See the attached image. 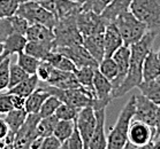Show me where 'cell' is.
I'll list each match as a JSON object with an SVG mask.
<instances>
[{
  "mask_svg": "<svg viewBox=\"0 0 160 149\" xmlns=\"http://www.w3.org/2000/svg\"><path fill=\"white\" fill-rule=\"evenodd\" d=\"M135 110H136V95H132L123 105L114 126L111 128L107 135L106 149H124L128 141L129 126L135 116Z\"/></svg>",
  "mask_w": 160,
  "mask_h": 149,
  "instance_id": "obj_1",
  "label": "cell"
},
{
  "mask_svg": "<svg viewBox=\"0 0 160 149\" xmlns=\"http://www.w3.org/2000/svg\"><path fill=\"white\" fill-rule=\"evenodd\" d=\"M38 86L44 88L45 91H48L51 95L57 96L61 102L73 105L77 109H82L84 107H89V105L93 107L96 102L95 95L88 91L87 88H84L83 86L63 90V88L55 87V86L48 85V84L43 83V81H39Z\"/></svg>",
  "mask_w": 160,
  "mask_h": 149,
  "instance_id": "obj_2",
  "label": "cell"
},
{
  "mask_svg": "<svg viewBox=\"0 0 160 149\" xmlns=\"http://www.w3.org/2000/svg\"><path fill=\"white\" fill-rule=\"evenodd\" d=\"M76 14L66 16L57 21V24L53 28L54 32L53 48L73 46L83 43V36L81 35L77 26Z\"/></svg>",
  "mask_w": 160,
  "mask_h": 149,
  "instance_id": "obj_3",
  "label": "cell"
},
{
  "mask_svg": "<svg viewBox=\"0 0 160 149\" xmlns=\"http://www.w3.org/2000/svg\"><path fill=\"white\" fill-rule=\"evenodd\" d=\"M114 24L120 31L123 44L127 46H131L137 43L148 32L146 26L131 11L124 12L119 15L114 20Z\"/></svg>",
  "mask_w": 160,
  "mask_h": 149,
  "instance_id": "obj_4",
  "label": "cell"
},
{
  "mask_svg": "<svg viewBox=\"0 0 160 149\" xmlns=\"http://www.w3.org/2000/svg\"><path fill=\"white\" fill-rule=\"evenodd\" d=\"M130 11L145 24L148 31L160 36V0H132Z\"/></svg>",
  "mask_w": 160,
  "mask_h": 149,
  "instance_id": "obj_5",
  "label": "cell"
},
{
  "mask_svg": "<svg viewBox=\"0 0 160 149\" xmlns=\"http://www.w3.org/2000/svg\"><path fill=\"white\" fill-rule=\"evenodd\" d=\"M15 14L27 20L29 24H43L52 30L58 21L54 15L44 8L38 1L21 2Z\"/></svg>",
  "mask_w": 160,
  "mask_h": 149,
  "instance_id": "obj_6",
  "label": "cell"
},
{
  "mask_svg": "<svg viewBox=\"0 0 160 149\" xmlns=\"http://www.w3.org/2000/svg\"><path fill=\"white\" fill-rule=\"evenodd\" d=\"M76 22L81 35L83 37L95 35V33H104L108 22L100 14H97L91 11H81L76 14Z\"/></svg>",
  "mask_w": 160,
  "mask_h": 149,
  "instance_id": "obj_7",
  "label": "cell"
},
{
  "mask_svg": "<svg viewBox=\"0 0 160 149\" xmlns=\"http://www.w3.org/2000/svg\"><path fill=\"white\" fill-rule=\"evenodd\" d=\"M75 125L84 142V149H89V142L95 133L96 126H97V117L92 105L80 109L75 118Z\"/></svg>",
  "mask_w": 160,
  "mask_h": 149,
  "instance_id": "obj_8",
  "label": "cell"
},
{
  "mask_svg": "<svg viewBox=\"0 0 160 149\" xmlns=\"http://www.w3.org/2000/svg\"><path fill=\"white\" fill-rule=\"evenodd\" d=\"M151 142H153L152 128L142 120H131L128 131V141L124 149H136Z\"/></svg>",
  "mask_w": 160,
  "mask_h": 149,
  "instance_id": "obj_9",
  "label": "cell"
},
{
  "mask_svg": "<svg viewBox=\"0 0 160 149\" xmlns=\"http://www.w3.org/2000/svg\"><path fill=\"white\" fill-rule=\"evenodd\" d=\"M40 120L39 114H28L26 122L15 134V149H30L33 139L39 137L37 133V126Z\"/></svg>",
  "mask_w": 160,
  "mask_h": 149,
  "instance_id": "obj_10",
  "label": "cell"
},
{
  "mask_svg": "<svg viewBox=\"0 0 160 149\" xmlns=\"http://www.w3.org/2000/svg\"><path fill=\"white\" fill-rule=\"evenodd\" d=\"M59 53L63 54L75 63L76 68H83V67H91L98 69L99 63L95 60V58L88 52V49L82 44L73 45V46H65V47L53 48Z\"/></svg>",
  "mask_w": 160,
  "mask_h": 149,
  "instance_id": "obj_11",
  "label": "cell"
},
{
  "mask_svg": "<svg viewBox=\"0 0 160 149\" xmlns=\"http://www.w3.org/2000/svg\"><path fill=\"white\" fill-rule=\"evenodd\" d=\"M159 105L150 101L143 94L136 95V110H135L134 119L142 120L148 124L153 131V138H154V123H156V116Z\"/></svg>",
  "mask_w": 160,
  "mask_h": 149,
  "instance_id": "obj_12",
  "label": "cell"
},
{
  "mask_svg": "<svg viewBox=\"0 0 160 149\" xmlns=\"http://www.w3.org/2000/svg\"><path fill=\"white\" fill-rule=\"evenodd\" d=\"M38 2L48 12H51L57 20L76 14L82 8V5L70 0H38Z\"/></svg>",
  "mask_w": 160,
  "mask_h": 149,
  "instance_id": "obj_13",
  "label": "cell"
},
{
  "mask_svg": "<svg viewBox=\"0 0 160 149\" xmlns=\"http://www.w3.org/2000/svg\"><path fill=\"white\" fill-rule=\"evenodd\" d=\"M130 56H131L130 46H127V45H122V46L113 54L112 58H113V60L115 61V63H117L118 70H119L117 78L112 81L113 90H115L117 87H119L121 85V83L124 80L126 76H127L128 70H129V66H130Z\"/></svg>",
  "mask_w": 160,
  "mask_h": 149,
  "instance_id": "obj_14",
  "label": "cell"
},
{
  "mask_svg": "<svg viewBox=\"0 0 160 149\" xmlns=\"http://www.w3.org/2000/svg\"><path fill=\"white\" fill-rule=\"evenodd\" d=\"M95 113L97 117V126L89 142V149H106L107 148V138L105 135L106 108L95 109Z\"/></svg>",
  "mask_w": 160,
  "mask_h": 149,
  "instance_id": "obj_15",
  "label": "cell"
},
{
  "mask_svg": "<svg viewBox=\"0 0 160 149\" xmlns=\"http://www.w3.org/2000/svg\"><path fill=\"white\" fill-rule=\"evenodd\" d=\"M104 44H105V58H112L113 54L123 44V39L120 31L114 24L108 23L104 31Z\"/></svg>",
  "mask_w": 160,
  "mask_h": 149,
  "instance_id": "obj_16",
  "label": "cell"
},
{
  "mask_svg": "<svg viewBox=\"0 0 160 149\" xmlns=\"http://www.w3.org/2000/svg\"><path fill=\"white\" fill-rule=\"evenodd\" d=\"M156 38H157L156 33L151 32V31H148L137 43H135V44L131 45L130 60H134V61L143 63L146 58V55L149 54L150 51L152 49L153 41H154Z\"/></svg>",
  "mask_w": 160,
  "mask_h": 149,
  "instance_id": "obj_17",
  "label": "cell"
},
{
  "mask_svg": "<svg viewBox=\"0 0 160 149\" xmlns=\"http://www.w3.org/2000/svg\"><path fill=\"white\" fill-rule=\"evenodd\" d=\"M82 45L87 48L88 52L95 58V60L98 63H100L104 60V58H105L104 33H95V35L83 37Z\"/></svg>",
  "mask_w": 160,
  "mask_h": 149,
  "instance_id": "obj_18",
  "label": "cell"
},
{
  "mask_svg": "<svg viewBox=\"0 0 160 149\" xmlns=\"http://www.w3.org/2000/svg\"><path fill=\"white\" fill-rule=\"evenodd\" d=\"M93 88H95V98L100 101H107L111 103L113 100V85L112 81L108 80L105 76L99 72L98 69L95 71L93 78Z\"/></svg>",
  "mask_w": 160,
  "mask_h": 149,
  "instance_id": "obj_19",
  "label": "cell"
},
{
  "mask_svg": "<svg viewBox=\"0 0 160 149\" xmlns=\"http://www.w3.org/2000/svg\"><path fill=\"white\" fill-rule=\"evenodd\" d=\"M26 37L28 41L48 43V44H53L54 41L53 30L43 24H30L26 32Z\"/></svg>",
  "mask_w": 160,
  "mask_h": 149,
  "instance_id": "obj_20",
  "label": "cell"
},
{
  "mask_svg": "<svg viewBox=\"0 0 160 149\" xmlns=\"http://www.w3.org/2000/svg\"><path fill=\"white\" fill-rule=\"evenodd\" d=\"M143 81L156 80L160 76V60L158 58V53L153 49L146 55L145 60L142 66Z\"/></svg>",
  "mask_w": 160,
  "mask_h": 149,
  "instance_id": "obj_21",
  "label": "cell"
},
{
  "mask_svg": "<svg viewBox=\"0 0 160 149\" xmlns=\"http://www.w3.org/2000/svg\"><path fill=\"white\" fill-rule=\"evenodd\" d=\"M131 2L132 0H112L100 15L108 23H112L120 14L130 11Z\"/></svg>",
  "mask_w": 160,
  "mask_h": 149,
  "instance_id": "obj_22",
  "label": "cell"
},
{
  "mask_svg": "<svg viewBox=\"0 0 160 149\" xmlns=\"http://www.w3.org/2000/svg\"><path fill=\"white\" fill-rule=\"evenodd\" d=\"M28 39L26 35L21 33H12L11 36H8L4 41V54L6 56H11L13 54H18L21 52H24V48L27 46Z\"/></svg>",
  "mask_w": 160,
  "mask_h": 149,
  "instance_id": "obj_23",
  "label": "cell"
},
{
  "mask_svg": "<svg viewBox=\"0 0 160 149\" xmlns=\"http://www.w3.org/2000/svg\"><path fill=\"white\" fill-rule=\"evenodd\" d=\"M50 93L48 91H45L44 88L40 86L35 90L27 98L26 101V107L24 109L28 114H39V110L43 105L44 101L50 96Z\"/></svg>",
  "mask_w": 160,
  "mask_h": 149,
  "instance_id": "obj_24",
  "label": "cell"
},
{
  "mask_svg": "<svg viewBox=\"0 0 160 149\" xmlns=\"http://www.w3.org/2000/svg\"><path fill=\"white\" fill-rule=\"evenodd\" d=\"M39 85V79L36 75H30L27 79H24L23 81H21L20 84H18L16 86L7 90L8 93L12 94H18L24 98H28L31 93H32Z\"/></svg>",
  "mask_w": 160,
  "mask_h": 149,
  "instance_id": "obj_25",
  "label": "cell"
},
{
  "mask_svg": "<svg viewBox=\"0 0 160 149\" xmlns=\"http://www.w3.org/2000/svg\"><path fill=\"white\" fill-rule=\"evenodd\" d=\"M51 51H53V44L37 43V41H28L26 48H24V53L38 58L40 61L45 60V58Z\"/></svg>",
  "mask_w": 160,
  "mask_h": 149,
  "instance_id": "obj_26",
  "label": "cell"
},
{
  "mask_svg": "<svg viewBox=\"0 0 160 149\" xmlns=\"http://www.w3.org/2000/svg\"><path fill=\"white\" fill-rule=\"evenodd\" d=\"M95 68L91 67H83V68H77L74 73L77 78L81 86L87 88L88 91L91 92L95 95V88H93V78H95Z\"/></svg>",
  "mask_w": 160,
  "mask_h": 149,
  "instance_id": "obj_27",
  "label": "cell"
},
{
  "mask_svg": "<svg viewBox=\"0 0 160 149\" xmlns=\"http://www.w3.org/2000/svg\"><path fill=\"white\" fill-rule=\"evenodd\" d=\"M138 88L141 91V94H143L153 103L160 105V83L158 80L142 81L139 84Z\"/></svg>",
  "mask_w": 160,
  "mask_h": 149,
  "instance_id": "obj_28",
  "label": "cell"
},
{
  "mask_svg": "<svg viewBox=\"0 0 160 149\" xmlns=\"http://www.w3.org/2000/svg\"><path fill=\"white\" fill-rule=\"evenodd\" d=\"M28 113L26 109H13L9 113L5 115V120L9 126V130L13 133H18V131L21 128L23 123L26 122Z\"/></svg>",
  "mask_w": 160,
  "mask_h": 149,
  "instance_id": "obj_29",
  "label": "cell"
},
{
  "mask_svg": "<svg viewBox=\"0 0 160 149\" xmlns=\"http://www.w3.org/2000/svg\"><path fill=\"white\" fill-rule=\"evenodd\" d=\"M75 126H76L75 125V120H59L54 128L53 135L61 143H63V142H66L70 138V135L73 134Z\"/></svg>",
  "mask_w": 160,
  "mask_h": 149,
  "instance_id": "obj_30",
  "label": "cell"
},
{
  "mask_svg": "<svg viewBox=\"0 0 160 149\" xmlns=\"http://www.w3.org/2000/svg\"><path fill=\"white\" fill-rule=\"evenodd\" d=\"M18 66L21 67L22 69L27 71L29 75H36L37 69H38V66L40 63V60L33 58L31 55L27 54L24 52H21L18 53Z\"/></svg>",
  "mask_w": 160,
  "mask_h": 149,
  "instance_id": "obj_31",
  "label": "cell"
},
{
  "mask_svg": "<svg viewBox=\"0 0 160 149\" xmlns=\"http://www.w3.org/2000/svg\"><path fill=\"white\" fill-rule=\"evenodd\" d=\"M59 119L55 117V115L50 117H45V118H40L38 126H37V133L42 138H48L51 137L54 133V128L57 126V123Z\"/></svg>",
  "mask_w": 160,
  "mask_h": 149,
  "instance_id": "obj_32",
  "label": "cell"
},
{
  "mask_svg": "<svg viewBox=\"0 0 160 149\" xmlns=\"http://www.w3.org/2000/svg\"><path fill=\"white\" fill-rule=\"evenodd\" d=\"M98 70L102 76H105L111 81L117 78L118 72H119L117 63L113 60V58H104V60L99 63Z\"/></svg>",
  "mask_w": 160,
  "mask_h": 149,
  "instance_id": "obj_33",
  "label": "cell"
},
{
  "mask_svg": "<svg viewBox=\"0 0 160 149\" xmlns=\"http://www.w3.org/2000/svg\"><path fill=\"white\" fill-rule=\"evenodd\" d=\"M11 62V56L2 55L0 58V92H4L5 90H8Z\"/></svg>",
  "mask_w": 160,
  "mask_h": 149,
  "instance_id": "obj_34",
  "label": "cell"
},
{
  "mask_svg": "<svg viewBox=\"0 0 160 149\" xmlns=\"http://www.w3.org/2000/svg\"><path fill=\"white\" fill-rule=\"evenodd\" d=\"M30 75L27 71L22 69L18 63H13L11 62V67H9V85H8V90L12 87L16 86L18 84L27 79Z\"/></svg>",
  "mask_w": 160,
  "mask_h": 149,
  "instance_id": "obj_35",
  "label": "cell"
},
{
  "mask_svg": "<svg viewBox=\"0 0 160 149\" xmlns=\"http://www.w3.org/2000/svg\"><path fill=\"white\" fill-rule=\"evenodd\" d=\"M62 102L59 100L54 95H50L45 101H44L43 105L39 110V116L40 118H45V117L53 116L59 108V105H61Z\"/></svg>",
  "mask_w": 160,
  "mask_h": 149,
  "instance_id": "obj_36",
  "label": "cell"
},
{
  "mask_svg": "<svg viewBox=\"0 0 160 149\" xmlns=\"http://www.w3.org/2000/svg\"><path fill=\"white\" fill-rule=\"evenodd\" d=\"M78 111H80V109L62 102L61 105H59V108L57 109L54 115L59 120H75Z\"/></svg>",
  "mask_w": 160,
  "mask_h": 149,
  "instance_id": "obj_37",
  "label": "cell"
},
{
  "mask_svg": "<svg viewBox=\"0 0 160 149\" xmlns=\"http://www.w3.org/2000/svg\"><path fill=\"white\" fill-rule=\"evenodd\" d=\"M20 4V0H0V18L14 15Z\"/></svg>",
  "mask_w": 160,
  "mask_h": 149,
  "instance_id": "obj_38",
  "label": "cell"
},
{
  "mask_svg": "<svg viewBox=\"0 0 160 149\" xmlns=\"http://www.w3.org/2000/svg\"><path fill=\"white\" fill-rule=\"evenodd\" d=\"M111 1L112 0H85V2L82 5V9L102 14V11L108 6Z\"/></svg>",
  "mask_w": 160,
  "mask_h": 149,
  "instance_id": "obj_39",
  "label": "cell"
},
{
  "mask_svg": "<svg viewBox=\"0 0 160 149\" xmlns=\"http://www.w3.org/2000/svg\"><path fill=\"white\" fill-rule=\"evenodd\" d=\"M12 33H15L14 28H13L12 16L0 18V41L4 43L5 39H6L8 36H11Z\"/></svg>",
  "mask_w": 160,
  "mask_h": 149,
  "instance_id": "obj_40",
  "label": "cell"
},
{
  "mask_svg": "<svg viewBox=\"0 0 160 149\" xmlns=\"http://www.w3.org/2000/svg\"><path fill=\"white\" fill-rule=\"evenodd\" d=\"M65 143L67 146V149H84V142L76 126H75L73 134L70 135V138Z\"/></svg>",
  "mask_w": 160,
  "mask_h": 149,
  "instance_id": "obj_41",
  "label": "cell"
},
{
  "mask_svg": "<svg viewBox=\"0 0 160 149\" xmlns=\"http://www.w3.org/2000/svg\"><path fill=\"white\" fill-rule=\"evenodd\" d=\"M53 67L48 63L46 61H40L39 66H38V69H37L36 76L38 77L39 81H43V83H46L51 76V71Z\"/></svg>",
  "mask_w": 160,
  "mask_h": 149,
  "instance_id": "obj_42",
  "label": "cell"
},
{
  "mask_svg": "<svg viewBox=\"0 0 160 149\" xmlns=\"http://www.w3.org/2000/svg\"><path fill=\"white\" fill-rule=\"evenodd\" d=\"M13 105L11 101V94L8 92H0V115L4 114L6 115L7 113H9L11 110H13Z\"/></svg>",
  "mask_w": 160,
  "mask_h": 149,
  "instance_id": "obj_43",
  "label": "cell"
},
{
  "mask_svg": "<svg viewBox=\"0 0 160 149\" xmlns=\"http://www.w3.org/2000/svg\"><path fill=\"white\" fill-rule=\"evenodd\" d=\"M55 68L59 70H62V71H67V72H74V71L77 69L76 66H75V63H74L70 58L65 56L63 54H62L61 60L59 61V63L57 64Z\"/></svg>",
  "mask_w": 160,
  "mask_h": 149,
  "instance_id": "obj_44",
  "label": "cell"
},
{
  "mask_svg": "<svg viewBox=\"0 0 160 149\" xmlns=\"http://www.w3.org/2000/svg\"><path fill=\"white\" fill-rule=\"evenodd\" d=\"M61 146V142L59 141L54 135H51V137L43 139V143H42L39 149H60Z\"/></svg>",
  "mask_w": 160,
  "mask_h": 149,
  "instance_id": "obj_45",
  "label": "cell"
},
{
  "mask_svg": "<svg viewBox=\"0 0 160 149\" xmlns=\"http://www.w3.org/2000/svg\"><path fill=\"white\" fill-rule=\"evenodd\" d=\"M9 94H11V101L12 105H13V108L14 109H24L27 98L18 94H12V93H9Z\"/></svg>",
  "mask_w": 160,
  "mask_h": 149,
  "instance_id": "obj_46",
  "label": "cell"
},
{
  "mask_svg": "<svg viewBox=\"0 0 160 149\" xmlns=\"http://www.w3.org/2000/svg\"><path fill=\"white\" fill-rule=\"evenodd\" d=\"M159 139H160V105H159V108H158L157 116H156V123H154V138H153V141L159 140Z\"/></svg>",
  "mask_w": 160,
  "mask_h": 149,
  "instance_id": "obj_47",
  "label": "cell"
},
{
  "mask_svg": "<svg viewBox=\"0 0 160 149\" xmlns=\"http://www.w3.org/2000/svg\"><path fill=\"white\" fill-rule=\"evenodd\" d=\"M9 132H11V130H9V126L6 123L5 118H0V140L4 139Z\"/></svg>",
  "mask_w": 160,
  "mask_h": 149,
  "instance_id": "obj_48",
  "label": "cell"
},
{
  "mask_svg": "<svg viewBox=\"0 0 160 149\" xmlns=\"http://www.w3.org/2000/svg\"><path fill=\"white\" fill-rule=\"evenodd\" d=\"M43 139L42 137H37L36 139H33V141L30 145V149H39L42 143H43Z\"/></svg>",
  "mask_w": 160,
  "mask_h": 149,
  "instance_id": "obj_49",
  "label": "cell"
},
{
  "mask_svg": "<svg viewBox=\"0 0 160 149\" xmlns=\"http://www.w3.org/2000/svg\"><path fill=\"white\" fill-rule=\"evenodd\" d=\"M4 49H5L4 43H2V41H0V58H1L2 54H4Z\"/></svg>",
  "mask_w": 160,
  "mask_h": 149,
  "instance_id": "obj_50",
  "label": "cell"
},
{
  "mask_svg": "<svg viewBox=\"0 0 160 149\" xmlns=\"http://www.w3.org/2000/svg\"><path fill=\"white\" fill-rule=\"evenodd\" d=\"M151 145H152V142L149 143V145H146V146H143V147H138V148H136V149H150L151 148Z\"/></svg>",
  "mask_w": 160,
  "mask_h": 149,
  "instance_id": "obj_51",
  "label": "cell"
},
{
  "mask_svg": "<svg viewBox=\"0 0 160 149\" xmlns=\"http://www.w3.org/2000/svg\"><path fill=\"white\" fill-rule=\"evenodd\" d=\"M70 1H74V2H77V4L80 5H83L85 2V0H70Z\"/></svg>",
  "mask_w": 160,
  "mask_h": 149,
  "instance_id": "obj_52",
  "label": "cell"
},
{
  "mask_svg": "<svg viewBox=\"0 0 160 149\" xmlns=\"http://www.w3.org/2000/svg\"><path fill=\"white\" fill-rule=\"evenodd\" d=\"M27 1H38V0H20V2H27Z\"/></svg>",
  "mask_w": 160,
  "mask_h": 149,
  "instance_id": "obj_53",
  "label": "cell"
},
{
  "mask_svg": "<svg viewBox=\"0 0 160 149\" xmlns=\"http://www.w3.org/2000/svg\"><path fill=\"white\" fill-rule=\"evenodd\" d=\"M60 149H67V146H66V143H65V142H63V143H62L61 148H60Z\"/></svg>",
  "mask_w": 160,
  "mask_h": 149,
  "instance_id": "obj_54",
  "label": "cell"
},
{
  "mask_svg": "<svg viewBox=\"0 0 160 149\" xmlns=\"http://www.w3.org/2000/svg\"><path fill=\"white\" fill-rule=\"evenodd\" d=\"M157 53H158V58H159V60H160V48H159V51L157 52Z\"/></svg>",
  "mask_w": 160,
  "mask_h": 149,
  "instance_id": "obj_55",
  "label": "cell"
},
{
  "mask_svg": "<svg viewBox=\"0 0 160 149\" xmlns=\"http://www.w3.org/2000/svg\"><path fill=\"white\" fill-rule=\"evenodd\" d=\"M157 80H158V81H159V83H160V76L158 77V78H157Z\"/></svg>",
  "mask_w": 160,
  "mask_h": 149,
  "instance_id": "obj_56",
  "label": "cell"
},
{
  "mask_svg": "<svg viewBox=\"0 0 160 149\" xmlns=\"http://www.w3.org/2000/svg\"><path fill=\"white\" fill-rule=\"evenodd\" d=\"M9 149H15V148H14V147H13V148H9Z\"/></svg>",
  "mask_w": 160,
  "mask_h": 149,
  "instance_id": "obj_57",
  "label": "cell"
}]
</instances>
